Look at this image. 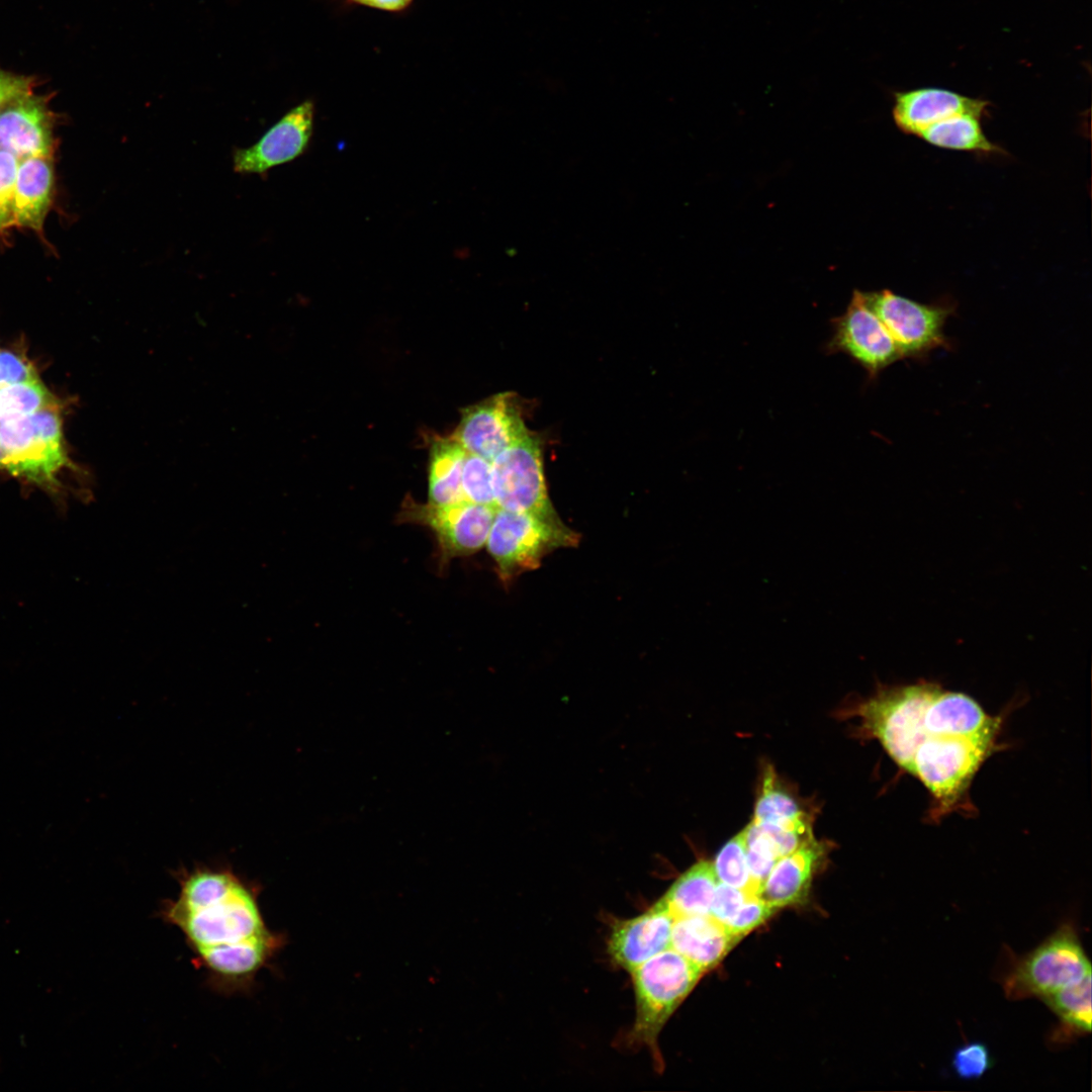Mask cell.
<instances>
[{
  "label": "cell",
  "mask_w": 1092,
  "mask_h": 1092,
  "mask_svg": "<svg viewBox=\"0 0 1092 1092\" xmlns=\"http://www.w3.org/2000/svg\"><path fill=\"white\" fill-rule=\"evenodd\" d=\"M64 411L59 399L34 413L0 416V472L58 502L69 489L64 476L78 471L67 451Z\"/></svg>",
  "instance_id": "3"
},
{
  "label": "cell",
  "mask_w": 1092,
  "mask_h": 1092,
  "mask_svg": "<svg viewBox=\"0 0 1092 1092\" xmlns=\"http://www.w3.org/2000/svg\"><path fill=\"white\" fill-rule=\"evenodd\" d=\"M777 910L757 895H749L725 927L733 936L741 940L763 924Z\"/></svg>",
  "instance_id": "29"
},
{
  "label": "cell",
  "mask_w": 1092,
  "mask_h": 1092,
  "mask_svg": "<svg viewBox=\"0 0 1092 1092\" xmlns=\"http://www.w3.org/2000/svg\"><path fill=\"white\" fill-rule=\"evenodd\" d=\"M528 432L515 396L506 392L467 407L453 438L467 453L492 462Z\"/></svg>",
  "instance_id": "11"
},
{
  "label": "cell",
  "mask_w": 1092,
  "mask_h": 1092,
  "mask_svg": "<svg viewBox=\"0 0 1092 1092\" xmlns=\"http://www.w3.org/2000/svg\"><path fill=\"white\" fill-rule=\"evenodd\" d=\"M175 877L179 890L163 902L162 920L181 932L211 989L250 992L286 944L264 919L259 886L226 866L181 869Z\"/></svg>",
  "instance_id": "2"
},
{
  "label": "cell",
  "mask_w": 1092,
  "mask_h": 1092,
  "mask_svg": "<svg viewBox=\"0 0 1092 1092\" xmlns=\"http://www.w3.org/2000/svg\"><path fill=\"white\" fill-rule=\"evenodd\" d=\"M461 487L465 500L497 507L490 461L467 453L462 468Z\"/></svg>",
  "instance_id": "26"
},
{
  "label": "cell",
  "mask_w": 1092,
  "mask_h": 1092,
  "mask_svg": "<svg viewBox=\"0 0 1092 1092\" xmlns=\"http://www.w3.org/2000/svg\"><path fill=\"white\" fill-rule=\"evenodd\" d=\"M674 915L661 897L632 918L614 920L607 941L615 966L631 972L670 948Z\"/></svg>",
  "instance_id": "13"
},
{
  "label": "cell",
  "mask_w": 1092,
  "mask_h": 1092,
  "mask_svg": "<svg viewBox=\"0 0 1092 1092\" xmlns=\"http://www.w3.org/2000/svg\"><path fill=\"white\" fill-rule=\"evenodd\" d=\"M738 941L712 915L674 917L670 948L704 972L718 966Z\"/></svg>",
  "instance_id": "18"
},
{
  "label": "cell",
  "mask_w": 1092,
  "mask_h": 1092,
  "mask_svg": "<svg viewBox=\"0 0 1092 1092\" xmlns=\"http://www.w3.org/2000/svg\"><path fill=\"white\" fill-rule=\"evenodd\" d=\"M705 972L669 948L630 972L635 994V1019L628 1044L646 1048L662 1067L658 1036L667 1020L698 984Z\"/></svg>",
  "instance_id": "4"
},
{
  "label": "cell",
  "mask_w": 1092,
  "mask_h": 1092,
  "mask_svg": "<svg viewBox=\"0 0 1092 1092\" xmlns=\"http://www.w3.org/2000/svg\"><path fill=\"white\" fill-rule=\"evenodd\" d=\"M752 821L812 833L810 814L779 781L771 765L764 767Z\"/></svg>",
  "instance_id": "19"
},
{
  "label": "cell",
  "mask_w": 1092,
  "mask_h": 1092,
  "mask_svg": "<svg viewBox=\"0 0 1092 1092\" xmlns=\"http://www.w3.org/2000/svg\"><path fill=\"white\" fill-rule=\"evenodd\" d=\"M749 895L751 894L743 890L719 883L713 899L711 915L725 925Z\"/></svg>",
  "instance_id": "31"
},
{
  "label": "cell",
  "mask_w": 1092,
  "mask_h": 1092,
  "mask_svg": "<svg viewBox=\"0 0 1092 1092\" xmlns=\"http://www.w3.org/2000/svg\"><path fill=\"white\" fill-rule=\"evenodd\" d=\"M848 715L857 718L861 736L878 740L926 788L930 821L975 810L971 785L999 747L1002 717L988 714L966 694L925 680L882 688Z\"/></svg>",
  "instance_id": "1"
},
{
  "label": "cell",
  "mask_w": 1092,
  "mask_h": 1092,
  "mask_svg": "<svg viewBox=\"0 0 1092 1092\" xmlns=\"http://www.w3.org/2000/svg\"><path fill=\"white\" fill-rule=\"evenodd\" d=\"M718 884L713 862L700 859L678 876L662 898L674 917L711 915Z\"/></svg>",
  "instance_id": "21"
},
{
  "label": "cell",
  "mask_w": 1092,
  "mask_h": 1092,
  "mask_svg": "<svg viewBox=\"0 0 1092 1092\" xmlns=\"http://www.w3.org/2000/svg\"><path fill=\"white\" fill-rule=\"evenodd\" d=\"M54 193V157L31 156L22 159L18 165L14 188V226L42 235Z\"/></svg>",
  "instance_id": "17"
},
{
  "label": "cell",
  "mask_w": 1092,
  "mask_h": 1092,
  "mask_svg": "<svg viewBox=\"0 0 1092 1092\" xmlns=\"http://www.w3.org/2000/svg\"><path fill=\"white\" fill-rule=\"evenodd\" d=\"M827 851L826 843L811 836L775 863L757 896L776 909L802 904Z\"/></svg>",
  "instance_id": "16"
},
{
  "label": "cell",
  "mask_w": 1092,
  "mask_h": 1092,
  "mask_svg": "<svg viewBox=\"0 0 1092 1092\" xmlns=\"http://www.w3.org/2000/svg\"><path fill=\"white\" fill-rule=\"evenodd\" d=\"M39 378L35 365L22 350L0 348V387Z\"/></svg>",
  "instance_id": "30"
},
{
  "label": "cell",
  "mask_w": 1092,
  "mask_h": 1092,
  "mask_svg": "<svg viewBox=\"0 0 1092 1092\" xmlns=\"http://www.w3.org/2000/svg\"><path fill=\"white\" fill-rule=\"evenodd\" d=\"M1000 981L1006 997L1039 999L1091 975V964L1071 923L1062 924L1031 951L1011 959Z\"/></svg>",
  "instance_id": "5"
},
{
  "label": "cell",
  "mask_w": 1092,
  "mask_h": 1092,
  "mask_svg": "<svg viewBox=\"0 0 1092 1092\" xmlns=\"http://www.w3.org/2000/svg\"><path fill=\"white\" fill-rule=\"evenodd\" d=\"M313 115L314 107L310 100L295 106L256 144L234 151V170L240 174H264L300 156L312 134Z\"/></svg>",
  "instance_id": "12"
},
{
  "label": "cell",
  "mask_w": 1092,
  "mask_h": 1092,
  "mask_svg": "<svg viewBox=\"0 0 1092 1092\" xmlns=\"http://www.w3.org/2000/svg\"><path fill=\"white\" fill-rule=\"evenodd\" d=\"M981 116L958 114L924 129L919 138L941 149L967 151L978 154H1004L1005 151L991 142L982 128Z\"/></svg>",
  "instance_id": "23"
},
{
  "label": "cell",
  "mask_w": 1092,
  "mask_h": 1092,
  "mask_svg": "<svg viewBox=\"0 0 1092 1092\" xmlns=\"http://www.w3.org/2000/svg\"><path fill=\"white\" fill-rule=\"evenodd\" d=\"M1091 975L1040 1000L1057 1015L1059 1024L1050 1041L1060 1044L1091 1031Z\"/></svg>",
  "instance_id": "20"
},
{
  "label": "cell",
  "mask_w": 1092,
  "mask_h": 1092,
  "mask_svg": "<svg viewBox=\"0 0 1092 1092\" xmlns=\"http://www.w3.org/2000/svg\"><path fill=\"white\" fill-rule=\"evenodd\" d=\"M357 3L388 11H396L405 8L412 0H353Z\"/></svg>",
  "instance_id": "33"
},
{
  "label": "cell",
  "mask_w": 1092,
  "mask_h": 1092,
  "mask_svg": "<svg viewBox=\"0 0 1092 1092\" xmlns=\"http://www.w3.org/2000/svg\"><path fill=\"white\" fill-rule=\"evenodd\" d=\"M713 866L719 883L757 895L747 863L744 828L722 846Z\"/></svg>",
  "instance_id": "24"
},
{
  "label": "cell",
  "mask_w": 1092,
  "mask_h": 1092,
  "mask_svg": "<svg viewBox=\"0 0 1092 1092\" xmlns=\"http://www.w3.org/2000/svg\"><path fill=\"white\" fill-rule=\"evenodd\" d=\"M50 95L31 92L10 101L0 110V147L23 159L54 157L57 117Z\"/></svg>",
  "instance_id": "14"
},
{
  "label": "cell",
  "mask_w": 1092,
  "mask_h": 1092,
  "mask_svg": "<svg viewBox=\"0 0 1092 1092\" xmlns=\"http://www.w3.org/2000/svg\"><path fill=\"white\" fill-rule=\"evenodd\" d=\"M993 1060L988 1046L981 1041L962 1044L952 1054L951 1066L957 1076L964 1080L979 1079L992 1067Z\"/></svg>",
  "instance_id": "28"
},
{
  "label": "cell",
  "mask_w": 1092,
  "mask_h": 1092,
  "mask_svg": "<svg viewBox=\"0 0 1092 1092\" xmlns=\"http://www.w3.org/2000/svg\"><path fill=\"white\" fill-rule=\"evenodd\" d=\"M467 452L453 438H437L431 449L429 503L452 505L465 500L461 474Z\"/></svg>",
  "instance_id": "22"
},
{
  "label": "cell",
  "mask_w": 1092,
  "mask_h": 1092,
  "mask_svg": "<svg viewBox=\"0 0 1092 1092\" xmlns=\"http://www.w3.org/2000/svg\"><path fill=\"white\" fill-rule=\"evenodd\" d=\"M491 464L498 509L560 520L548 496L537 437L528 432Z\"/></svg>",
  "instance_id": "8"
},
{
  "label": "cell",
  "mask_w": 1092,
  "mask_h": 1092,
  "mask_svg": "<svg viewBox=\"0 0 1092 1092\" xmlns=\"http://www.w3.org/2000/svg\"><path fill=\"white\" fill-rule=\"evenodd\" d=\"M59 399L40 378L4 385L0 387V416L34 413L55 403Z\"/></svg>",
  "instance_id": "25"
},
{
  "label": "cell",
  "mask_w": 1092,
  "mask_h": 1092,
  "mask_svg": "<svg viewBox=\"0 0 1092 1092\" xmlns=\"http://www.w3.org/2000/svg\"><path fill=\"white\" fill-rule=\"evenodd\" d=\"M989 102L935 87L895 92L892 115L897 127L907 134H919L933 123L958 114L984 116Z\"/></svg>",
  "instance_id": "15"
},
{
  "label": "cell",
  "mask_w": 1092,
  "mask_h": 1092,
  "mask_svg": "<svg viewBox=\"0 0 1092 1092\" xmlns=\"http://www.w3.org/2000/svg\"><path fill=\"white\" fill-rule=\"evenodd\" d=\"M36 85L34 76L15 74L0 68V110L15 98L34 92Z\"/></svg>",
  "instance_id": "32"
},
{
  "label": "cell",
  "mask_w": 1092,
  "mask_h": 1092,
  "mask_svg": "<svg viewBox=\"0 0 1092 1092\" xmlns=\"http://www.w3.org/2000/svg\"><path fill=\"white\" fill-rule=\"evenodd\" d=\"M580 536L561 520L496 510L486 541L496 571L504 583L523 572L534 570L550 552L575 547Z\"/></svg>",
  "instance_id": "6"
},
{
  "label": "cell",
  "mask_w": 1092,
  "mask_h": 1092,
  "mask_svg": "<svg viewBox=\"0 0 1092 1092\" xmlns=\"http://www.w3.org/2000/svg\"><path fill=\"white\" fill-rule=\"evenodd\" d=\"M497 507L463 500L452 505H418L405 503L398 518L428 526L436 535L445 561L467 556L480 550L487 537Z\"/></svg>",
  "instance_id": "10"
},
{
  "label": "cell",
  "mask_w": 1092,
  "mask_h": 1092,
  "mask_svg": "<svg viewBox=\"0 0 1092 1092\" xmlns=\"http://www.w3.org/2000/svg\"><path fill=\"white\" fill-rule=\"evenodd\" d=\"M24 159V158H23ZM22 159L0 147V236L14 226L13 201L18 165Z\"/></svg>",
  "instance_id": "27"
},
{
  "label": "cell",
  "mask_w": 1092,
  "mask_h": 1092,
  "mask_svg": "<svg viewBox=\"0 0 1092 1092\" xmlns=\"http://www.w3.org/2000/svg\"><path fill=\"white\" fill-rule=\"evenodd\" d=\"M832 336L825 346L827 354L847 355L863 368L870 380H875L883 370L903 359L860 290L853 291L845 311L832 320Z\"/></svg>",
  "instance_id": "9"
},
{
  "label": "cell",
  "mask_w": 1092,
  "mask_h": 1092,
  "mask_svg": "<svg viewBox=\"0 0 1092 1092\" xmlns=\"http://www.w3.org/2000/svg\"><path fill=\"white\" fill-rule=\"evenodd\" d=\"M869 307L881 320L903 359L923 361L939 348L951 350L944 327L957 309L952 299L921 303L883 289L863 292Z\"/></svg>",
  "instance_id": "7"
}]
</instances>
